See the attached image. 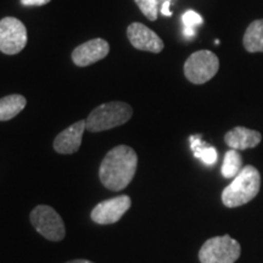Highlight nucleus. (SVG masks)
I'll return each instance as SVG.
<instances>
[{
  "label": "nucleus",
  "instance_id": "9d476101",
  "mask_svg": "<svg viewBox=\"0 0 263 263\" xmlns=\"http://www.w3.org/2000/svg\"><path fill=\"white\" fill-rule=\"evenodd\" d=\"M110 51V45L105 39L95 38L78 45L72 51V61L78 67H87L91 64L103 60Z\"/></svg>",
  "mask_w": 263,
  "mask_h": 263
},
{
  "label": "nucleus",
  "instance_id": "6e6552de",
  "mask_svg": "<svg viewBox=\"0 0 263 263\" xmlns=\"http://www.w3.org/2000/svg\"><path fill=\"white\" fill-rule=\"evenodd\" d=\"M132 200L128 195H121L98 203L91 211V219L97 224H114L122 218L130 209Z\"/></svg>",
  "mask_w": 263,
  "mask_h": 263
},
{
  "label": "nucleus",
  "instance_id": "9b49d317",
  "mask_svg": "<svg viewBox=\"0 0 263 263\" xmlns=\"http://www.w3.org/2000/svg\"><path fill=\"white\" fill-rule=\"evenodd\" d=\"M87 129L85 121H78L58 134L54 140V150L61 155H71L77 153L82 145L84 130Z\"/></svg>",
  "mask_w": 263,
  "mask_h": 263
},
{
  "label": "nucleus",
  "instance_id": "0eeeda50",
  "mask_svg": "<svg viewBox=\"0 0 263 263\" xmlns=\"http://www.w3.org/2000/svg\"><path fill=\"white\" fill-rule=\"evenodd\" d=\"M27 28L15 17L0 20V51L6 55H16L27 44Z\"/></svg>",
  "mask_w": 263,
  "mask_h": 263
},
{
  "label": "nucleus",
  "instance_id": "a211bd4d",
  "mask_svg": "<svg viewBox=\"0 0 263 263\" xmlns=\"http://www.w3.org/2000/svg\"><path fill=\"white\" fill-rule=\"evenodd\" d=\"M182 22L185 28L195 29L197 26L202 25L203 20L196 11H194V10H188V11H185L183 14Z\"/></svg>",
  "mask_w": 263,
  "mask_h": 263
},
{
  "label": "nucleus",
  "instance_id": "dca6fc26",
  "mask_svg": "<svg viewBox=\"0 0 263 263\" xmlns=\"http://www.w3.org/2000/svg\"><path fill=\"white\" fill-rule=\"evenodd\" d=\"M242 166V159L238 150H229L224 155L222 164V174L224 178H235L240 173Z\"/></svg>",
  "mask_w": 263,
  "mask_h": 263
},
{
  "label": "nucleus",
  "instance_id": "412c9836",
  "mask_svg": "<svg viewBox=\"0 0 263 263\" xmlns=\"http://www.w3.org/2000/svg\"><path fill=\"white\" fill-rule=\"evenodd\" d=\"M183 34H184V37L188 38V39L193 38L194 35H195V29H193V28H185V27H184V29H183Z\"/></svg>",
  "mask_w": 263,
  "mask_h": 263
},
{
  "label": "nucleus",
  "instance_id": "f8f14e48",
  "mask_svg": "<svg viewBox=\"0 0 263 263\" xmlns=\"http://www.w3.org/2000/svg\"><path fill=\"white\" fill-rule=\"evenodd\" d=\"M262 136L257 130L245 127H235L224 136V141L234 150H246L256 147L261 143Z\"/></svg>",
  "mask_w": 263,
  "mask_h": 263
},
{
  "label": "nucleus",
  "instance_id": "39448f33",
  "mask_svg": "<svg viewBox=\"0 0 263 263\" xmlns=\"http://www.w3.org/2000/svg\"><path fill=\"white\" fill-rule=\"evenodd\" d=\"M31 223L37 232L50 241H61L66 235L65 223L61 216L48 205H39L29 215Z\"/></svg>",
  "mask_w": 263,
  "mask_h": 263
},
{
  "label": "nucleus",
  "instance_id": "423d86ee",
  "mask_svg": "<svg viewBox=\"0 0 263 263\" xmlns=\"http://www.w3.org/2000/svg\"><path fill=\"white\" fill-rule=\"evenodd\" d=\"M219 68V60L210 50H199L190 55L184 64V74L194 84H203L215 77Z\"/></svg>",
  "mask_w": 263,
  "mask_h": 263
},
{
  "label": "nucleus",
  "instance_id": "1a4fd4ad",
  "mask_svg": "<svg viewBox=\"0 0 263 263\" xmlns=\"http://www.w3.org/2000/svg\"><path fill=\"white\" fill-rule=\"evenodd\" d=\"M127 37L133 48L138 49V50L157 54V52L162 51L164 48L162 39L153 29L146 27L145 25L139 24V22H133L128 26Z\"/></svg>",
  "mask_w": 263,
  "mask_h": 263
},
{
  "label": "nucleus",
  "instance_id": "aec40b11",
  "mask_svg": "<svg viewBox=\"0 0 263 263\" xmlns=\"http://www.w3.org/2000/svg\"><path fill=\"white\" fill-rule=\"evenodd\" d=\"M171 6V0H167V2H163L162 3V6H161V14L163 16H167V17H170V16H172V11H171L170 9Z\"/></svg>",
  "mask_w": 263,
  "mask_h": 263
},
{
  "label": "nucleus",
  "instance_id": "4be33fe9",
  "mask_svg": "<svg viewBox=\"0 0 263 263\" xmlns=\"http://www.w3.org/2000/svg\"><path fill=\"white\" fill-rule=\"evenodd\" d=\"M66 263H94V262L88 261V259H73V261H68Z\"/></svg>",
  "mask_w": 263,
  "mask_h": 263
},
{
  "label": "nucleus",
  "instance_id": "4468645a",
  "mask_svg": "<svg viewBox=\"0 0 263 263\" xmlns=\"http://www.w3.org/2000/svg\"><path fill=\"white\" fill-rule=\"evenodd\" d=\"M242 42L249 52H263V18L249 25Z\"/></svg>",
  "mask_w": 263,
  "mask_h": 263
},
{
  "label": "nucleus",
  "instance_id": "7ed1b4c3",
  "mask_svg": "<svg viewBox=\"0 0 263 263\" xmlns=\"http://www.w3.org/2000/svg\"><path fill=\"white\" fill-rule=\"evenodd\" d=\"M133 116L130 105L122 101H111L95 107L85 120L87 129L91 133L108 130L122 126Z\"/></svg>",
  "mask_w": 263,
  "mask_h": 263
},
{
  "label": "nucleus",
  "instance_id": "5701e85b",
  "mask_svg": "<svg viewBox=\"0 0 263 263\" xmlns=\"http://www.w3.org/2000/svg\"><path fill=\"white\" fill-rule=\"evenodd\" d=\"M162 2H167V0H162Z\"/></svg>",
  "mask_w": 263,
  "mask_h": 263
},
{
  "label": "nucleus",
  "instance_id": "6ab92c4d",
  "mask_svg": "<svg viewBox=\"0 0 263 263\" xmlns=\"http://www.w3.org/2000/svg\"><path fill=\"white\" fill-rule=\"evenodd\" d=\"M50 3V0H21L24 6H43Z\"/></svg>",
  "mask_w": 263,
  "mask_h": 263
},
{
  "label": "nucleus",
  "instance_id": "ddd939ff",
  "mask_svg": "<svg viewBox=\"0 0 263 263\" xmlns=\"http://www.w3.org/2000/svg\"><path fill=\"white\" fill-rule=\"evenodd\" d=\"M27 105L25 97L20 94H11L0 99V121L5 122L17 116Z\"/></svg>",
  "mask_w": 263,
  "mask_h": 263
},
{
  "label": "nucleus",
  "instance_id": "f257e3e1",
  "mask_svg": "<svg viewBox=\"0 0 263 263\" xmlns=\"http://www.w3.org/2000/svg\"><path fill=\"white\" fill-rule=\"evenodd\" d=\"M137 153L127 145L115 146L106 154L99 168L100 182L105 188L121 192L129 185L136 176Z\"/></svg>",
  "mask_w": 263,
  "mask_h": 263
},
{
  "label": "nucleus",
  "instance_id": "f03ea898",
  "mask_svg": "<svg viewBox=\"0 0 263 263\" xmlns=\"http://www.w3.org/2000/svg\"><path fill=\"white\" fill-rule=\"evenodd\" d=\"M261 186V176L254 166H246L240 171L222 193L223 205L234 209L255 199Z\"/></svg>",
  "mask_w": 263,
  "mask_h": 263
},
{
  "label": "nucleus",
  "instance_id": "20e7f679",
  "mask_svg": "<svg viewBox=\"0 0 263 263\" xmlns=\"http://www.w3.org/2000/svg\"><path fill=\"white\" fill-rule=\"evenodd\" d=\"M241 248L235 239L229 235L209 239L199 251L201 263H234L240 257Z\"/></svg>",
  "mask_w": 263,
  "mask_h": 263
},
{
  "label": "nucleus",
  "instance_id": "2eb2a0df",
  "mask_svg": "<svg viewBox=\"0 0 263 263\" xmlns=\"http://www.w3.org/2000/svg\"><path fill=\"white\" fill-rule=\"evenodd\" d=\"M190 147H192L194 156L196 159L201 160L202 163L211 166L215 164L217 161V151L215 147L205 143L201 140L199 136H192L190 137Z\"/></svg>",
  "mask_w": 263,
  "mask_h": 263
},
{
  "label": "nucleus",
  "instance_id": "f3484780",
  "mask_svg": "<svg viewBox=\"0 0 263 263\" xmlns=\"http://www.w3.org/2000/svg\"><path fill=\"white\" fill-rule=\"evenodd\" d=\"M140 11L150 21H156L159 15V0H134Z\"/></svg>",
  "mask_w": 263,
  "mask_h": 263
}]
</instances>
